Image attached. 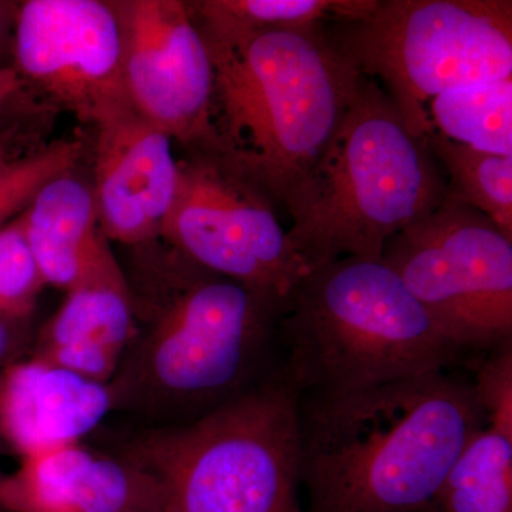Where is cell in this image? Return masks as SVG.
Listing matches in <instances>:
<instances>
[{
  "label": "cell",
  "mask_w": 512,
  "mask_h": 512,
  "mask_svg": "<svg viewBox=\"0 0 512 512\" xmlns=\"http://www.w3.org/2000/svg\"><path fill=\"white\" fill-rule=\"evenodd\" d=\"M165 312L111 380L123 400L210 412L269 379L279 308L247 286L190 262ZM191 419V420H192Z\"/></svg>",
  "instance_id": "cell-6"
},
{
  "label": "cell",
  "mask_w": 512,
  "mask_h": 512,
  "mask_svg": "<svg viewBox=\"0 0 512 512\" xmlns=\"http://www.w3.org/2000/svg\"><path fill=\"white\" fill-rule=\"evenodd\" d=\"M323 30L420 138L434 131L427 113L434 97L512 77L511 0H376L362 18Z\"/></svg>",
  "instance_id": "cell-7"
},
{
  "label": "cell",
  "mask_w": 512,
  "mask_h": 512,
  "mask_svg": "<svg viewBox=\"0 0 512 512\" xmlns=\"http://www.w3.org/2000/svg\"><path fill=\"white\" fill-rule=\"evenodd\" d=\"M8 512H156L150 488L130 464L80 443L20 458L0 480Z\"/></svg>",
  "instance_id": "cell-14"
},
{
  "label": "cell",
  "mask_w": 512,
  "mask_h": 512,
  "mask_svg": "<svg viewBox=\"0 0 512 512\" xmlns=\"http://www.w3.org/2000/svg\"><path fill=\"white\" fill-rule=\"evenodd\" d=\"M434 131L447 140L512 156V77L458 87L427 106Z\"/></svg>",
  "instance_id": "cell-18"
},
{
  "label": "cell",
  "mask_w": 512,
  "mask_h": 512,
  "mask_svg": "<svg viewBox=\"0 0 512 512\" xmlns=\"http://www.w3.org/2000/svg\"><path fill=\"white\" fill-rule=\"evenodd\" d=\"M3 316V315H2Z\"/></svg>",
  "instance_id": "cell-29"
},
{
  "label": "cell",
  "mask_w": 512,
  "mask_h": 512,
  "mask_svg": "<svg viewBox=\"0 0 512 512\" xmlns=\"http://www.w3.org/2000/svg\"><path fill=\"white\" fill-rule=\"evenodd\" d=\"M134 333L126 282L114 265L67 292L66 301L40 333L32 357L109 384Z\"/></svg>",
  "instance_id": "cell-15"
},
{
  "label": "cell",
  "mask_w": 512,
  "mask_h": 512,
  "mask_svg": "<svg viewBox=\"0 0 512 512\" xmlns=\"http://www.w3.org/2000/svg\"><path fill=\"white\" fill-rule=\"evenodd\" d=\"M426 141L447 174L448 192L484 214L512 241V156L474 150L447 140L436 131Z\"/></svg>",
  "instance_id": "cell-19"
},
{
  "label": "cell",
  "mask_w": 512,
  "mask_h": 512,
  "mask_svg": "<svg viewBox=\"0 0 512 512\" xmlns=\"http://www.w3.org/2000/svg\"><path fill=\"white\" fill-rule=\"evenodd\" d=\"M426 138L410 133L382 87L362 76L348 113L284 200L303 276L342 258L382 259L394 235L446 200Z\"/></svg>",
  "instance_id": "cell-3"
},
{
  "label": "cell",
  "mask_w": 512,
  "mask_h": 512,
  "mask_svg": "<svg viewBox=\"0 0 512 512\" xmlns=\"http://www.w3.org/2000/svg\"><path fill=\"white\" fill-rule=\"evenodd\" d=\"M22 77L49 99L97 127L130 110L123 26L97 0H29L15 16Z\"/></svg>",
  "instance_id": "cell-10"
},
{
  "label": "cell",
  "mask_w": 512,
  "mask_h": 512,
  "mask_svg": "<svg viewBox=\"0 0 512 512\" xmlns=\"http://www.w3.org/2000/svg\"><path fill=\"white\" fill-rule=\"evenodd\" d=\"M382 261L463 352L511 342L512 241L450 192L387 242Z\"/></svg>",
  "instance_id": "cell-8"
},
{
  "label": "cell",
  "mask_w": 512,
  "mask_h": 512,
  "mask_svg": "<svg viewBox=\"0 0 512 512\" xmlns=\"http://www.w3.org/2000/svg\"><path fill=\"white\" fill-rule=\"evenodd\" d=\"M113 407L110 384L35 357L0 369V441L20 458L80 443Z\"/></svg>",
  "instance_id": "cell-13"
},
{
  "label": "cell",
  "mask_w": 512,
  "mask_h": 512,
  "mask_svg": "<svg viewBox=\"0 0 512 512\" xmlns=\"http://www.w3.org/2000/svg\"><path fill=\"white\" fill-rule=\"evenodd\" d=\"M299 397L278 369L197 419L147 434L126 463L156 512H305Z\"/></svg>",
  "instance_id": "cell-5"
},
{
  "label": "cell",
  "mask_w": 512,
  "mask_h": 512,
  "mask_svg": "<svg viewBox=\"0 0 512 512\" xmlns=\"http://www.w3.org/2000/svg\"><path fill=\"white\" fill-rule=\"evenodd\" d=\"M20 84H22V80H20L16 69L0 67V107L19 89Z\"/></svg>",
  "instance_id": "cell-25"
},
{
  "label": "cell",
  "mask_w": 512,
  "mask_h": 512,
  "mask_svg": "<svg viewBox=\"0 0 512 512\" xmlns=\"http://www.w3.org/2000/svg\"><path fill=\"white\" fill-rule=\"evenodd\" d=\"M305 512H429L467 441L487 426L450 370L299 397Z\"/></svg>",
  "instance_id": "cell-1"
},
{
  "label": "cell",
  "mask_w": 512,
  "mask_h": 512,
  "mask_svg": "<svg viewBox=\"0 0 512 512\" xmlns=\"http://www.w3.org/2000/svg\"><path fill=\"white\" fill-rule=\"evenodd\" d=\"M80 154V144L60 141L35 156L6 163L0 170V228L22 214L43 185L69 173Z\"/></svg>",
  "instance_id": "cell-21"
},
{
  "label": "cell",
  "mask_w": 512,
  "mask_h": 512,
  "mask_svg": "<svg viewBox=\"0 0 512 512\" xmlns=\"http://www.w3.org/2000/svg\"><path fill=\"white\" fill-rule=\"evenodd\" d=\"M429 512H512V439L487 426L474 433Z\"/></svg>",
  "instance_id": "cell-17"
},
{
  "label": "cell",
  "mask_w": 512,
  "mask_h": 512,
  "mask_svg": "<svg viewBox=\"0 0 512 512\" xmlns=\"http://www.w3.org/2000/svg\"><path fill=\"white\" fill-rule=\"evenodd\" d=\"M6 161L5 158H3L2 148H0V170H2L3 167H5Z\"/></svg>",
  "instance_id": "cell-27"
},
{
  "label": "cell",
  "mask_w": 512,
  "mask_h": 512,
  "mask_svg": "<svg viewBox=\"0 0 512 512\" xmlns=\"http://www.w3.org/2000/svg\"><path fill=\"white\" fill-rule=\"evenodd\" d=\"M16 12L10 3L0 2V39L5 35L12 19H15Z\"/></svg>",
  "instance_id": "cell-26"
},
{
  "label": "cell",
  "mask_w": 512,
  "mask_h": 512,
  "mask_svg": "<svg viewBox=\"0 0 512 512\" xmlns=\"http://www.w3.org/2000/svg\"><path fill=\"white\" fill-rule=\"evenodd\" d=\"M18 322L0 315V369L19 360L25 352V336L16 325Z\"/></svg>",
  "instance_id": "cell-24"
},
{
  "label": "cell",
  "mask_w": 512,
  "mask_h": 512,
  "mask_svg": "<svg viewBox=\"0 0 512 512\" xmlns=\"http://www.w3.org/2000/svg\"><path fill=\"white\" fill-rule=\"evenodd\" d=\"M45 281L30 248L25 217L0 228V315L20 320L35 306Z\"/></svg>",
  "instance_id": "cell-22"
},
{
  "label": "cell",
  "mask_w": 512,
  "mask_h": 512,
  "mask_svg": "<svg viewBox=\"0 0 512 512\" xmlns=\"http://www.w3.org/2000/svg\"><path fill=\"white\" fill-rule=\"evenodd\" d=\"M192 16L214 67L210 153L284 204L338 130L362 74L325 25L245 29Z\"/></svg>",
  "instance_id": "cell-2"
},
{
  "label": "cell",
  "mask_w": 512,
  "mask_h": 512,
  "mask_svg": "<svg viewBox=\"0 0 512 512\" xmlns=\"http://www.w3.org/2000/svg\"><path fill=\"white\" fill-rule=\"evenodd\" d=\"M279 372L305 393H346L450 370L467 353L382 259L342 258L303 276L279 312Z\"/></svg>",
  "instance_id": "cell-4"
},
{
  "label": "cell",
  "mask_w": 512,
  "mask_h": 512,
  "mask_svg": "<svg viewBox=\"0 0 512 512\" xmlns=\"http://www.w3.org/2000/svg\"><path fill=\"white\" fill-rule=\"evenodd\" d=\"M131 109L171 138L212 147L214 67L190 8L137 0L120 15Z\"/></svg>",
  "instance_id": "cell-11"
},
{
  "label": "cell",
  "mask_w": 512,
  "mask_h": 512,
  "mask_svg": "<svg viewBox=\"0 0 512 512\" xmlns=\"http://www.w3.org/2000/svg\"><path fill=\"white\" fill-rule=\"evenodd\" d=\"M275 202L215 154L180 165L163 234L185 259L247 286L281 312L303 278Z\"/></svg>",
  "instance_id": "cell-9"
},
{
  "label": "cell",
  "mask_w": 512,
  "mask_h": 512,
  "mask_svg": "<svg viewBox=\"0 0 512 512\" xmlns=\"http://www.w3.org/2000/svg\"><path fill=\"white\" fill-rule=\"evenodd\" d=\"M171 140L133 109L100 124L93 195L104 238L136 245L163 234L180 180Z\"/></svg>",
  "instance_id": "cell-12"
},
{
  "label": "cell",
  "mask_w": 512,
  "mask_h": 512,
  "mask_svg": "<svg viewBox=\"0 0 512 512\" xmlns=\"http://www.w3.org/2000/svg\"><path fill=\"white\" fill-rule=\"evenodd\" d=\"M376 0H212L195 13L245 29L308 28L362 18Z\"/></svg>",
  "instance_id": "cell-20"
},
{
  "label": "cell",
  "mask_w": 512,
  "mask_h": 512,
  "mask_svg": "<svg viewBox=\"0 0 512 512\" xmlns=\"http://www.w3.org/2000/svg\"><path fill=\"white\" fill-rule=\"evenodd\" d=\"M2 478H3V476H2V474H0V480H2Z\"/></svg>",
  "instance_id": "cell-28"
},
{
  "label": "cell",
  "mask_w": 512,
  "mask_h": 512,
  "mask_svg": "<svg viewBox=\"0 0 512 512\" xmlns=\"http://www.w3.org/2000/svg\"><path fill=\"white\" fill-rule=\"evenodd\" d=\"M471 384L487 427L512 439V340L488 352Z\"/></svg>",
  "instance_id": "cell-23"
},
{
  "label": "cell",
  "mask_w": 512,
  "mask_h": 512,
  "mask_svg": "<svg viewBox=\"0 0 512 512\" xmlns=\"http://www.w3.org/2000/svg\"><path fill=\"white\" fill-rule=\"evenodd\" d=\"M23 217L45 284L69 292L116 265L99 234L93 191L69 173L43 185Z\"/></svg>",
  "instance_id": "cell-16"
}]
</instances>
